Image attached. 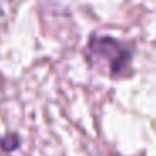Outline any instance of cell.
Returning a JSON list of instances; mask_svg holds the SVG:
<instances>
[{
	"label": "cell",
	"mask_w": 156,
	"mask_h": 156,
	"mask_svg": "<svg viewBox=\"0 0 156 156\" xmlns=\"http://www.w3.org/2000/svg\"><path fill=\"white\" fill-rule=\"evenodd\" d=\"M89 51L99 61H106L109 66V74L118 77L129 67L131 52L119 41L111 37H94L89 44Z\"/></svg>",
	"instance_id": "6da1fadb"
},
{
	"label": "cell",
	"mask_w": 156,
	"mask_h": 156,
	"mask_svg": "<svg viewBox=\"0 0 156 156\" xmlns=\"http://www.w3.org/2000/svg\"><path fill=\"white\" fill-rule=\"evenodd\" d=\"M20 146V138L17 134H7L2 141H0V148L4 149V151H15V149Z\"/></svg>",
	"instance_id": "7a4b0ae2"
}]
</instances>
